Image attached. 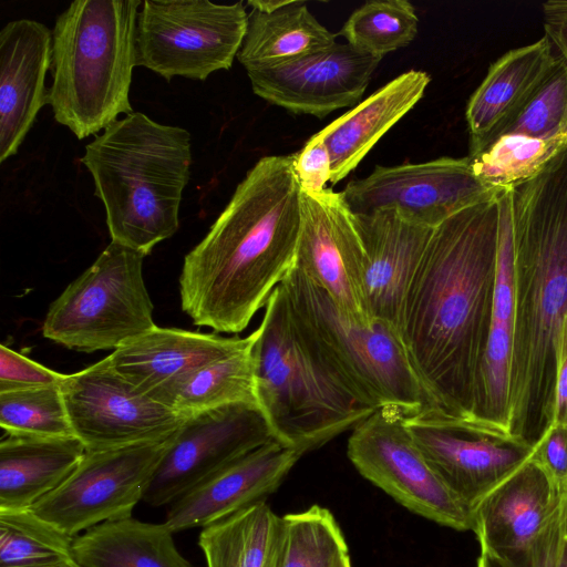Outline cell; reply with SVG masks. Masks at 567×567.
<instances>
[{"label": "cell", "instance_id": "6da1fadb", "mask_svg": "<svg viewBox=\"0 0 567 567\" xmlns=\"http://www.w3.org/2000/svg\"><path fill=\"white\" fill-rule=\"evenodd\" d=\"M497 195L434 228L401 318L403 343L433 406L465 421L472 420L492 321L499 243Z\"/></svg>", "mask_w": 567, "mask_h": 567}, {"label": "cell", "instance_id": "7a4b0ae2", "mask_svg": "<svg viewBox=\"0 0 567 567\" xmlns=\"http://www.w3.org/2000/svg\"><path fill=\"white\" fill-rule=\"evenodd\" d=\"M293 161L261 157L185 256L181 305L196 326L241 332L295 267L302 190Z\"/></svg>", "mask_w": 567, "mask_h": 567}, {"label": "cell", "instance_id": "3957f363", "mask_svg": "<svg viewBox=\"0 0 567 567\" xmlns=\"http://www.w3.org/2000/svg\"><path fill=\"white\" fill-rule=\"evenodd\" d=\"M509 189L515 321L508 432L534 447L553 423L567 317V147Z\"/></svg>", "mask_w": 567, "mask_h": 567}, {"label": "cell", "instance_id": "277c9868", "mask_svg": "<svg viewBox=\"0 0 567 567\" xmlns=\"http://www.w3.org/2000/svg\"><path fill=\"white\" fill-rule=\"evenodd\" d=\"M81 163L103 203L112 241L146 256L177 231L192 165L187 130L133 112L95 135Z\"/></svg>", "mask_w": 567, "mask_h": 567}, {"label": "cell", "instance_id": "5b68a950", "mask_svg": "<svg viewBox=\"0 0 567 567\" xmlns=\"http://www.w3.org/2000/svg\"><path fill=\"white\" fill-rule=\"evenodd\" d=\"M142 3L76 0L55 20L48 104L54 120L79 140L133 113L130 89Z\"/></svg>", "mask_w": 567, "mask_h": 567}, {"label": "cell", "instance_id": "8992f818", "mask_svg": "<svg viewBox=\"0 0 567 567\" xmlns=\"http://www.w3.org/2000/svg\"><path fill=\"white\" fill-rule=\"evenodd\" d=\"M254 346L258 405L277 441L305 454L369 416L303 334L281 284Z\"/></svg>", "mask_w": 567, "mask_h": 567}, {"label": "cell", "instance_id": "52a82bcc", "mask_svg": "<svg viewBox=\"0 0 567 567\" xmlns=\"http://www.w3.org/2000/svg\"><path fill=\"white\" fill-rule=\"evenodd\" d=\"M281 286L306 338L360 403L406 414L434 408L396 328L353 320L295 267Z\"/></svg>", "mask_w": 567, "mask_h": 567}, {"label": "cell", "instance_id": "ba28073f", "mask_svg": "<svg viewBox=\"0 0 567 567\" xmlns=\"http://www.w3.org/2000/svg\"><path fill=\"white\" fill-rule=\"evenodd\" d=\"M144 257L111 240L51 303L43 336L76 351H114L156 328L143 278Z\"/></svg>", "mask_w": 567, "mask_h": 567}, {"label": "cell", "instance_id": "9c48e42d", "mask_svg": "<svg viewBox=\"0 0 567 567\" xmlns=\"http://www.w3.org/2000/svg\"><path fill=\"white\" fill-rule=\"evenodd\" d=\"M248 13L241 1L145 0L136 21V65L166 81H205L229 70L243 44Z\"/></svg>", "mask_w": 567, "mask_h": 567}, {"label": "cell", "instance_id": "30bf717a", "mask_svg": "<svg viewBox=\"0 0 567 567\" xmlns=\"http://www.w3.org/2000/svg\"><path fill=\"white\" fill-rule=\"evenodd\" d=\"M396 408L377 409L358 423L348 457L358 472L409 511L436 524L472 530V511L431 467Z\"/></svg>", "mask_w": 567, "mask_h": 567}, {"label": "cell", "instance_id": "8fae6325", "mask_svg": "<svg viewBox=\"0 0 567 567\" xmlns=\"http://www.w3.org/2000/svg\"><path fill=\"white\" fill-rule=\"evenodd\" d=\"M173 435L86 451L72 474L31 509L71 537L102 523L131 517Z\"/></svg>", "mask_w": 567, "mask_h": 567}, {"label": "cell", "instance_id": "7c38bea8", "mask_svg": "<svg viewBox=\"0 0 567 567\" xmlns=\"http://www.w3.org/2000/svg\"><path fill=\"white\" fill-rule=\"evenodd\" d=\"M69 421L86 451L172 436L187 420L122 377L109 357L61 383Z\"/></svg>", "mask_w": 567, "mask_h": 567}, {"label": "cell", "instance_id": "4fadbf2b", "mask_svg": "<svg viewBox=\"0 0 567 567\" xmlns=\"http://www.w3.org/2000/svg\"><path fill=\"white\" fill-rule=\"evenodd\" d=\"M405 425L447 488L471 511L532 456L523 441L430 408L405 414Z\"/></svg>", "mask_w": 567, "mask_h": 567}, {"label": "cell", "instance_id": "5bb4252c", "mask_svg": "<svg viewBox=\"0 0 567 567\" xmlns=\"http://www.w3.org/2000/svg\"><path fill=\"white\" fill-rule=\"evenodd\" d=\"M274 440L258 404H230L192 416L173 435L143 501L154 507L169 505Z\"/></svg>", "mask_w": 567, "mask_h": 567}, {"label": "cell", "instance_id": "9a60e30c", "mask_svg": "<svg viewBox=\"0 0 567 567\" xmlns=\"http://www.w3.org/2000/svg\"><path fill=\"white\" fill-rule=\"evenodd\" d=\"M498 192L476 177L468 157H441L419 164L378 165L369 176L348 183L341 195L353 214L395 208L435 228Z\"/></svg>", "mask_w": 567, "mask_h": 567}, {"label": "cell", "instance_id": "2e32d148", "mask_svg": "<svg viewBox=\"0 0 567 567\" xmlns=\"http://www.w3.org/2000/svg\"><path fill=\"white\" fill-rule=\"evenodd\" d=\"M364 249L341 192L302 190V220L295 268L353 320L369 324L363 297Z\"/></svg>", "mask_w": 567, "mask_h": 567}, {"label": "cell", "instance_id": "e0dca14e", "mask_svg": "<svg viewBox=\"0 0 567 567\" xmlns=\"http://www.w3.org/2000/svg\"><path fill=\"white\" fill-rule=\"evenodd\" d=\"M561 493L532 458L472 509L483 555L503 567H528L535 543L564 506Z\"/></svg>", "mask_w": 567, "mask_h": 567}, {"label": "cell", "instance_id": "ac0fdd59", "mask_svg": "<svg viewBox=\"0 0 567 567\" xmlns=\"http://www.w3.org/2000/svg\"><path fill=\"white\" fill-rule=\"evenodd\" d=\"M381 59L349 43L269 68L247 71L252 92L295 114L323 117L364 93Z\"/></svg>", "mask_w": 567, "mask_h": 567}, {"label": "cell", "instance_id": "d6986e66", "mask_svg": "<svg viewBox=\"0 0 567 567\" xmlns=\"http://www.w3.org/2000/svg\"><path fill=\"white\" fill-rule=\"evenodd\" d=\"M353 216L364 249L368 315L372 321L386 322L400 331L405 298L434 228L395 208Z\"/></svg>", "mask_w": 567, "mask_h": 567}, {"label": "cell", "instance_id": "ffe728a7", "mask_svg": "<svg viewBox=\"0 0 567 567\" xmlns=\"http://www.w3.org/2000/svg\"><path fill=\"white\" fill-rule=\"evenodd\" d=\"M301 455L274 440L169 504L164 523L173 533L204 528L261 502L278 488Z\"/></svg>", "mask_w": 567, "mask_h": 567}, {"label": "cell", "instance_id": "44dd1931", "mask_svg": "<svg viewBox=\"0 0 567 567\" xmlns=\"http://www.w3.org/2000/svg\"><path fill=\"white\" fill-rule=\"evenodd\" d=\"M52 42L45 24L27 18L10 21L0 32V163L18 153L48 104Z\"/></svg>", "mask_w": 567, "mask_h": 567}, {"label": "cell", "instance_id": "7402d4cb", "mask_svg": "<svg viewBox=\"0 0 567 567\" xmlns=\"http://www.w3.org/2000/svg\"><path fill=\"white\" fill-rule=\"evenodd\" d=\"M250 338L251 334L245 338L221 337L156 327L107 357L130 383L162 402L163 395L181 379L243 348Z\"/></svg>", "mask_w": 567, "mask_h": 567}, {"label": "cell", "instance_id": "603a6c76", "mask_svg": "<svg viewBox=\"0 0 567 567\" xmlns=\"http://www.w3.org/2000/svg\"><path fill=\"white\" fill-rule=\"evenodd\" d=\"M431 76L408 71L315 134L331 161L332 185L347 177L377 142L421 100Z\"/></svg>", "mask_w": 567, "mask_h": 567}, {"label": "cell", "instance_id": "cb8c5ba5", "mask_svg": "<svg viewBox=\"0 0 567 567\" xmlns=\"http://www.w3.org/2000/svg\"><path fill=\"white\" fill-rule=\"evenodd\" d=\"M85 452L75 436L7 434L0 442V509L31 508L72 474Z\"/></svg>", "mask_w": 567, "mask_h": 567}, {"label": "cell", "instance_id": "d4e9b609", "mask_svg": "<svg viewBox=\"0 0 567 567\" xmlns=\"http://www.w3.org/2000/svg\"><path fill=\"white\" fill-rule=\"evenodd\" d=\"M165 524L131 517L105 522L73 538L80 567H193L179 553Z\"/></svg>", "mask_w": 567, "mask_h": 567}, {"label": "cell", "instance_id": "484cf974", "mask_svg": "<svg viewBox=\"0 0 567 567\" xmlns=\"http://www.w3.org/2000/svg\"><path fill=\"white\" fill-rule=\"evenodd\" d=\"M287 530L265 501L204 527L198 545L207 567H282Z\"/></svg>", "mask_w": 567, "mask_h": 567}, {"label": "cell", "instance_id": "4316f807", "mask_svg": "<svg viewBox=\"0 0 567 567\" xmlns=\"http://www.w3.org/2000/svg\"><path fill=\"white\" fill-rule=\"evenodd\" d=\"M555 58L553 44L544 35L496 60L466 106L470 143L482 138L507 116L542 79Z\"/></svg>", "mask_w": 567, "mask_h": 567}, {"label": "cell", "instance_id": "83f0119b", "mask_svg": "<svg viewBox=\"0 0 567 567\" xmlns=\"http://www.w3.org/2000/svg\"><path fill=\"white\" fill-rule=\"evenodd\" d=\"M303 1L266 13L251 9L237 59L246 71L277 65L336 44Z\"/></svg>", "mask_w": 567, "mask_h": 567}, {"label": "cell", "instance_id": "f1b7e54d", "mask_svg": "<svg viewBox=\"0 0 567 567\" xmlns=\"http://www.w3.org/2000/svg\"><path fill=\"white\" fill-rule=\"evenodd\" d=\"M250 334L243 348L181 379L163 395L162 403L184 419L230 404H258L254 368L257 330Z\"/></svg>", "mask_w": 567, "mask_h": 567}, {"label": "cell", "instance_id": "f546056e", "mask_svg": "<svg viewBox=\"0 0 567 567\" xmlns=\"http://www.w3.org/2000/svg\"><path fill=\"white\" fill-rule=\"evenodd\" d=\"M506 135L538 140L567 135V62L561 56L556 55L546 73L507 116L482 138L470 143L468 155Z\"/></svg>", "mask_w": 567, "mask_h": 567}, {"label": "cell", "instance_id": "4dcf8cb0", "mask_svg": "<svg viewBox=\"0 0 567 567\" xmlns=\"http://www.w3.org/2000/svg\"><path fill=\"white\" fill-rule=\"evenodd\" d=\"M73 538L31 508L0 509V567L73 565Z\"/></svg>", "mask_w": 567, "mask_h": 567}, {"label": "cell", "instance_id": "1f68e13d", "mask_svg": "<svg viewBox=\"0 0 567 567\" xmlns=\"http://www.w3.org/2000/svg\"><path fill=\"white\" fill-rule=\"evenodd\" d=\"M566 147L567 135L549 140L506 135L467 157L476 177L501 190L532 178Z\"/></svg>", "mask_w": 567, "mask_h": 567}, {"label": "cell", "instance_id": "d6a6232c", "mask_svg": "<svg viewBox=\"0 0 567 567\" xmlns=\"http://www.w3.org/2000/svg\"><path fill=\"white\" fill-rule=\"evenodd\" d=\"M414 7L405 0H372L358 8L340 34L353 48L382 60L406 47L417 33Z\"/></svg>", "mask_w": 567, "mask_h": 567}, {"label": "cell", "instance_id": "836d02e7", "mask_svg": "<svg viewBox=\"0 0 567 567\" xmlns=\"http://www.w3.org/2000/svg\"><path fill=\"white\" fill-rule=\"evenodd\" d=\"M287 530L282 567H334L349 554L343 534L331 512L313 505L284 516Z\"/></svg>", "mask_w": 567, "mask_h": 567}, {"label": "cell", "instance_id": "e575fe53", "mask_svg": "<svg viewBox=\"0 0 567 567\" xmlns=\"http://www.w3.org/2000/svg\"><path fill=\"white\" fill-rule=\"evenodd\" d=\"M0 425L12 435L74 436L61 385L1 392Z\"/></svg>", "mask_w": 567, "mask_h": 567}, {"label": "cell", "instance_id": "d590c367", "mask_svg": "<svg viewBox=\"0 0 567 567\" xmlns=\"http://www.w3.org/2000/svg\"><path fill=\"white\" fill-rule=\"evenodd\" d=\"M65 374L53 371L6 344L0 346V393L59 386Z\"/></svg>", "mask_w": 567, "mask_h": 567}, {"label": "cell", "instance_id": "8d00e7d4", "mask_svg": "<svg viewBox=\"0 0 567 567\" xmlns=\"http://www.w3.org/2000/svg\"><path fill=\"white\" fill-rule=\"evenodd\" d=\"M567 494V425L553 423L533 449L530 456Z\"/></svg>", "mask_w": 567, "mask_h": 567}, {"label": "cell", "instance_id": "74e56055", "mask_svg": "<svg viewBox=\"0 0 567 567\" xmlns=\"http://www.w3.org/2000/svg\"><path fill=\"white\" fill-rule=\"evenodd\" d=\"M293 168L301 190H323L331 178V161L322 141L311 136L303 148L295 154Z\"/></svg>", "mask_w": 567, "mask_h": 567}, {"label": "cell", "instance_id": "f35d334b", "mask_svg": "<svg viewBox=\"0 0 567 567\" xmlns=\"http://www.w3.org/2000/svg\"><path fill=\"white\" fill-rule=\"evenodd\" d=\"M565 503V502H564ZM564 543V506L534 545L528 567H557ZM477 567H503L481 554Z\"/></svg>", "mask_w": 567, "mask_h": 567}, {"label": "cell", "instance_id": "ab89813d", "mask_svg": "<svg viewBox=\"0 0 567 567\" xmlns=\"http://www.w3.org/2000/svg\"><path fill=\"white\" fill-rule=\"evenodd\" d=\"M542 11L545 37L567 62V0H548Z\"/></svg>", "mask_w": 567, "mask_h": 567}, {"label": "cell", "instance_id": "60d3db41", "mask_svg": "<svg viewBox=\"0 0 567 567\" xmlns=\"http://www.w3.org/2000/svg\"><path fill=\"white\" fill-rule=\"evenodd\" d=\"M553 423L567 425V317L560 328L556 353Z\"/></svg>", "mask_w": 567, "mask_h": 567}, {"label": "cell", "instance_id": "b9f144b4", "mask_svg": "<svg viewBox=\"0 0 567 567\" xmlns=\"http://www.w3.org/2000/svg\"><path fill=\"white\" fill-rule=\"evenodd\" d=\"M295 1H278V0H250L247 2L249 7L260 12L271 13L285 7L291 6Z\"/></svg>", "mask_w": 567, "mask_h": 567}, {"label": "cell", "instance_id": "7bdbcfd3", "mask_svg": "<svg viewBox=\"0 0 567 567\" xmlns=\"http://www.w3.org/2000/svg\"><path fill=\"white\" fill-rule=\"evenodd\" d=\"M557 567H567V540L565 536Z\"/></svg>", "mask_w": 567, "mask_h": 567}, {"label": "cell", "instance_id": "ee69618b", "mask_svg": "<svg viewBox=\"0 0 567 567\" xmlns=\"http://www.w3.org/2000/svg\"><path fill=\"white\" fill-rule=\"evenodd\" d=\"M334 567H351V561H350V557H349V554L342 556L338 563L336 564Z\"/></svg>", "mask_w": 567, "mask_h": 567}, {"label": "cell", "instance_id": "f6af8a7d", "mask_svg": "<svg viewBox=\"0 0 567 567\" xmlns=\"http://www.w3.org/2000/svg\"><path fill=\"white\" fill-rule=\"evenodd\" d=\"M564 536L567 540V494L565 496V503H564Z\"/></svg>", "mask_w": 567, "mask_h": 567}, {"label": "cell", "instance_id": "bcb514c9", "mask_svg": "<svg viewBox=\"0 0 567 567\" xmlns=\"http://www.w3.org/2000/svg\"><path fill=\"white\" fill-rule=\"evenodd\" d=\"M65 567H80V566H78L76 564H73V565L65 566Z\"/></svg>", "mask_w": 567, "mask_h": 567}]
</instances>
